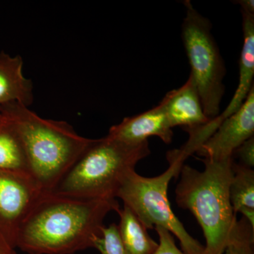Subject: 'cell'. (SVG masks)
Wrapping results in <instances>:
<instances>
[{
    "label": "cell",
    "instance_id": "16",
    "mask_svg": "<svg viewBox=\"0 0 254 254\" xmlns=\"http://www.w3.org/2000/svg\"><path fill=\"white\" fill-rule=\"evenodd\" d=\"M226 254H254V227L245 218L235 222L230 232Z\"/></svg>",
    "mask_w": 254,
    "mask_h": 254
},
{
    "label": "cell",
    "instance_id": "21",
    "mask_svg": "<svg viewBox=\"0 0 254 254\" xmlns=\"http://www.w3.org/2000/svg\"><path fill=\"white\" fill-rule=\"evenodd\" d=\"M237 4L241 6V9L245 10L249 12L254 14V0H240L237 1Z\"/></svg>",
    "mask_w": 254,
    "mask_h": 254
},
{
    "label": "cell",
    "instance_id": "6",
    "mask_svg": "<svg viewBox=\"0 0 254 254\" xmlns=\"http://www.w3.org/2000/svg\"><path fill=\"white\" fill-rule=\"evenodd\" d=\"M187 14L182 24V40L198 90L203 111L210 121L220 115L225 86V66L211 33L212 24L194 9L190 0L184 1Z\"/></svg>",
    "mask_w": 254,
    "mask_h": 254
},
{
    "label": "cell",
    "instance_id": "3",
    "mask_svg": "<svg viewBox=\"0 0 254 254\" xmlns=\"http://www.w3.org/2000/svg\"><path fill=\"white\" fill-rule=\"evenodd\" d=\"M200 160L203 171L182 167L175 190L177 204L190 210L201 227L206 242L203 254H222L237 220L230 198L233 158Z\"/></svg>",
    "mask_w": 254,
    "mask_h": 254
},
{
    "label": "cell",
    "instance_id": "10",
    "mask_svg": "<svg viewBox=\"0 0 254 254\" xmlns=\"http://www.w3.org/2000/svg\"><path fill=\"white\" fill-rule=\"evenodd\" d=\"M160 105L173 128L183 126L185 130L195 129L210 122L205 116L198 90L190 75L183 86L168 92Z\"/></svg>",
    "mask_w": 254,
    "mask_h": 254
},
{
    "label": "cell",
    "instance_id": "17",
    "mask_svg": "<svg viewBox=\"0 0 254 254\" xmlns=\"http://www.w3.org/2000/svg\"><path fill=\"white\" fill-rule=\"evenodd\" d=\"M95 248L101 254H124L118 225L113 223L109 227H103L102 236L95 243Z\"/></svg>",
    "mask_w": 254,
    "mask_h": 254
},
{
    "label": "cell",
    "instance_id": "15",
    "mask_svg": "<svg viewBox=\"0 0 254 254\" xmlns=\"http://www.w3.org/2000/svg\"><path fill=\"white\" fill-rule=\"evenodd\" d=\"M230 187V202L234 213H240L254 227V171L235 162Z\"/></svg>",
    "mask_w": 254,
    "mask_h": 254
},
{
    "label": "cell",
    "instance_id": "20",
    "mask_svg": "<svg viewBox=\"0 0 254 254\" xmlns=\"http://www.w3.org/2000/svg\"><path fill=\"white\" fill-rule=\"evenodd\" d=\"M0 254H16L15 247L0 233Z\"/></svg>",
    "mask_w": 254,
    "mask_h": 254
},
{
    "label": "cell",
    "instance_id": "22",
    "mask_svg": "<svg viewBox=\"0 0 254 254\" xmlns=\"http://www.w3.org/2000/svg\"><path fill=\"white\" fill-rule=\"evenodd\" d=\"M0 116H1V115H0Z\"/></svg>",
    "mask_w": 254,
    "mask_h": 254
},
{
    "label": "cell",
    "instance_id": "7",
    "mask_svg": "<svg viewBox=\"0 0 254 254\" xmlns=\"http://www.w3.org/2000/svg\"><path fill=\"white\" fill-rule=\"evenodd\" d=\"M43 193L30 175L0 171V233L15 248L21 222Z\"/></svg>",
    "mask_w": 254,
    "mask_h": 254
},
{
    "label": "cell",
    "instance_id": "12",
    "mask_svg": "<svg viewBox=\"0 0 254 254\" xmlns=\"http://www.w3.org/2000/svg\"><path fill=\"white\" fill-rule=\"evenodd\" d=\"M23 59L0 53V105L18 103L29 108L33 101V84L23 73Z\"/></svg>",
    "mask_w": 254,
    "mask_h": 254
},
{
    "label": "cell",
    "instance_id": "19",
    "mask_svg": "<svg viewBox=\"0 0 254 254\" xmlns=\"http://www.w3.org/2000/svg\"><path fill=\"white\" fill-rule=\"evenodd\" d=\"M232 158H237L239 164L253 169L254 166V136L244 142L234 152Z\"/></svg>",
    "mask_w": 254,
    "mask_h": 254
},
{
    "label": "cell",
    "instance_id": "2",
    "mask_svg": "<svg viewBox=\"0 0 254 254\" xmlns=\"http://www.w3.org/2000/svg\"><path fill=\"white\" fill-rule=\"evenodd\" d=\"M0 114L17 132L30 175L43 192L54 189L92 141L66 122L41 118L20 103L0 105Z\"/></svg>",
    "mask_w": 254,
    "mask_h": 254
},
{
    "label": "cell",
    "instance_id": "14",
    "mask_svg": "<svg viewBox=\"0 0 254 254\" xmlns=\"http://www.w3.org/2000/svg\"><path fill=\"white\" fill-rule=\"evenodd\" d=\"M0 171L26 174L31 176L21 138L9 120L1 115L0 116Z\"/></svg>",
    "mask_w": 254,
    "mask_h": 254
},
{
    "label": "cell",
    "instance_id": "11",
    "mask_svg": "<svg viewBox=\"0 0 254 254\" xmlns=\"http://www.w3.org/2000/svg\"><path fill=\"white\" fill-rule=\"evenodd\" d=\"M242 14L244 43L240 60L239 84L228 106L222 115L213 120L218 127L224 119L240 109L254 87V14L241 9Z\"/></svg>",
    "mask_w": 254,
    "mask_h": 254
},
{
    "label": "cell",
    "instance_id": "4",
    "mask_svg": "<svg viewBox=\"0 0 254 254\" xmlns=\"http://www.w3.org/2000/svg\"><path fill=\"white\" fill-rule=\"evenodd\" d=\"M150 153L148 141L130 145L108 136L92 139L50 192L82 199L116 198L123 174Z\"/></svg>",
    "mask_w": 254,
    "mask_h": 254
},
{
    "label": "cell",
    "instance_id": "9",
    "mask_svg": "<svg viewBox=\"0 0 254 254\" xmlns=\"http://www.w3.org/2000/svg\"><path fill=\"white\" fill-rule=\"evenodd\" d=\"M107 136L130 145L140 144L148 141V137L156 136L168 144L173 141V131L166 114L159 104L145 113L124 119L110 128Z\"/></svg>",
    "mask_w": 254,
    "mask_h": 254
},
{
    "label": "cell",
    "instance_id": "1",
    "mask_svg": "<svg viewBox=\"0 0 254 254\" xmlns=\"http://www.w3.org/2000/svg\"><path fill=\"white\" fill-rule=\"evenodd\" d=\"M120 209L116 198L82 199L43 192L21 222L15 247L29 254H72L95 248L105 217Z\"/></svg>",
    "mask_w": 254,
    "mask_h": 254
},
{
    "label": "cell",
    "instance_id": "18",
    "mask_svg": "<svg viewBox=\"0 0 254 254\" xmlns=\"http://www.w3.org/2000/svg\"><path fill=\"white\" fill-rule=\"evenodd\" d=\"M159 237L158 248L153 254H185L177 248L174 237L168 230L163 227H155Z\"/></svg>",
    "mask_w": 254,
    "mask_h": 254
},
{
    "label": "cell",
    "instance_id": "5",
    "mask_svg": "<svg viewBox=\"0 0 254 254\" xmlns=\"http://www.w3.org/2000/svg\"><path fill=\"white\" fill-rule=\"evenodd\" d=\"M187 155L181 149L169 151L170 166L155 177L141 176L130 169L123 174L115 198L123 200L147 230L163 227L180 240L185 254H203L204 247L193 238L174 214L168 196L169 184L177 177Z\"/></svg>",
    "mask_w": 254,
    "mask_h": 254
},
{
    "label": "cell",
    "instance_id": "8",
    "mask_svg": "<svg viewBox=\"0 0 254 254\" xmlns=\"http://www.w3.org/2000/svg\"><path fill=\"white\" fill-rule=\"evenodd\" d=\"M254 134V86L242 107L224 119L197 154L213 160L232 158L235 150Z\"/></svg>",
    "mask_w": 254,
    "mask_h": 254
},
{
    "label": "cell",
    "instance_id": "13",
    "mask_svg": "<svg viewBox=\"0 0 254 254\" xmlns=\"http://www.w3.org/2000/svg\"><path fill=\"white\" fill-rule=\"evenodd\" d=\"M120 224L119 236L123 245L124 254H153L158 244L149 236L147 229L126 205L118 212Z\"/></svg>",
    "mask_w": 254,
    "mask_h": 254
}]
</instances>
